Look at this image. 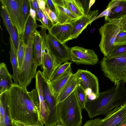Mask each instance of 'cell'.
Listing matches in <instances>:
<instances>
[{
	"mask_svg": "<svg viewBox=\"0 0 126 126\" xmlns=\"http://www.w3.org/2000/svg\"><path fill=\"white\" fill-rule=\"evenodd\" d=\"M4 102L11 121L26 125L43 126L36 89L28 92L27 88L14 83L0 95Z\"/></svg>",
	"mask_w": 126,
	"mask_h": 126,
	"instance_id": "obj_1",
	"label": "cell"
},
{
	"mask_svg": "<svg viewBox=\"0 0 126 126\" xmlns=\"http://www.w3.org/2000/svg\"><path fill=\"white\" fill-rule=\"evenodd\" d=\"M125 83L122 81L115 82L111 88L99 93L98 97L92 100H88L85 109L89 117L92 119L98 115H106L113 108L126 103Z\"/></svg>",
	"mask_w": 126,
	"mask_h": 126,
	"instance_id": "obj_2",
	"label": "cell"
},
{
	"mask_svg": "<svg viewBox=\"0 0 126 126\" xmlns=\"http://www.w3.org/2000/svg\"><path fill=\"white\" fill-rule=\"evenodd\" d=\"M59 122L63 126H81L82 109L74 91L57 106Z\"/></svg>",
	"mask_w": 126,
	"mask_h": 126,
	"instance_id": "obj_3",
	"label": "cell"
},
{
	"mask_svg": "<svg viewBox=\"0 0 126 126\" xmlns=\"http://www.w3.org/2000/svg\"><path fill=\"white\" fill-rule=\"evenodd\" d=\"M34 32L31 34L27 45H25L24 58L20 67L18 69L19 84L26 87L32 79L35 78L36 69L38 65L33 55Z\"/></svg>",
	"mask_w": 126,
	"mask_h": 126,
	"instance_id": "obj_4",
	"label": "cell"
},
{
	"mask_svg": "<svg viewBox=\"0 0 126 126\" xmlns=\"http://www.w3.org/2000/svg\"><path fill=\"white\" fill-rule=\"evenodd\" d=\"M100 63L105 76L111 81L126 82V56L111 58L104 56Z\"/></svg>",
	"mask_w": 126,
	"mask_h": 126,
	"instance_id": "obj_5",
	"label": "cell"
},
{
	"mask_svg": "<svg viewBox=\"0 0 126 126\" xmlns=\"http://www.w3.org/2000/svg\"><path fill=\"white\" fill-rule=\"evenodd\" d=\"M83 126H126V103L114 109L104 118L88 120Z\"/></svg>",
	"mask_w": 126,
	"mask_h": 126,
	"instance_id": "obj_6",
	"label": "cell"
},
{
	"mask_svg": "<svg viewBox=\"0 0 126 126\" xmlns=\"http://www.w3.org/2000/svg\"><path fill=\"white\" fill-rule=\"evenodd\" d=\"M41 64L44 80L48 82L54 72L61 64L52 52L46 31L43 33Z\"/></svg>",
	"mask_w": 126,
	"mask_h": 126,
	"instance_id": "obj_7",
	"label": "cell"
},
{
	"mask_svg": "<svg viewBox=\"0 0 126 126\" xmlns=\"http://www.w3.org/2000/svg\"><path fill=\"white\" fill-rule=\"evenodd\" d=\"M23 0H0L5 7L12 24L16 28L18 34L24 35L25 25L22 12Z\"/></svg>",
	"mask_w": 126,
	"mask_h": 126,
	"instance_id": "obj_8",
	"label": "cell"
},
{
	"mask_svg": "<svg viewBox=\"0 0 126 126\" xmlns=\"http://www.w3.org/2000/svg\"><path fill=\"white\" fill-rule=\"evenodd\" d=\"M121 30L118 26L108 22L98 29L101 36L99 46L105 56H108L113 50L116 38Z\"/></svg>",
	"mask_w": 126,
	"mask_h": 126,
	"instance_id": "obj_9",
	"label": "cell"
},
{
	"mask_svg": "<svg viewBox=\"0 0 126 126\" xmlns=\"http://www.w3.org/2000/svg\"><path fill=\"white\" fill-rule=\"evenodd\" d=\"M70 60L78 64L94 65L98 60V56L92 49L75 46L70 48Z\"/></svg>",
	"mask_w": 126,
	"mask_h": 126,
	"instance_id": "obj_10",
	"label": "cell"
},
{
	"mask_svg": "<svg viewBox=\"0 0 126 126\" xmlns=\"http://www.w3.org/2000/svg\"><path fill=\"white\" fill-rule=\"evenodd\" d=\"M76 76L79 84L86 91L90 90L91 94L96 98L99 94V83L97 78L90 72L87 70L79 69L75 73Z\"/></svg>",
	"mask_w": 126,
	"mask_h": 126,
	"instance_id": "obj_11",
	"label": "cell"
},
{
	"mask_svg": "<svg viewBox=\"0 0 126 126\" xmlns=\"http://www.w3.org/2000/svg\"><path fill=\"white\" fill-rule=\"evenodd\" d=\"M47 38L51 51L60 64L70 60V48L61 43L48 32Z\"/></svg>",
	"mask_w": 126,
	"mask_h": 126,
	"instance_id": "obj_12",
	"label": "cell"
},
{
	"mask_svg": "<svg viewBox=\"0 0 126 126\" xmlns=\"http://www.w3.org/2000/svg\"><path fill=\"white\" fill-rule=\"evenodd\" d=\"M98 14V10L92 11L85 14L84 16L72 22L73 26L72 32L68 41L77 39L87 26L94 21Z\"/></svg>",
	"mask_w": 126,
	"mask_h": 126,
	"instance_id": "obj_13",
	"label": "cell"
},
{
	"mask_svg": "<svg viewBox=\"0 0 126 126\" xmlns=\"http://www.w3.org/2000/svg\"><path fill=\"white\" fill-rule=\"evenodd\" d=\"M36 89L38 93L39 102V110L42 121L45 125L49 114L50 111L48 105L45 100L43 94V84L44 79L42 72L38 70L36 77Z\"/></svg>",
	"mask_w": 126,
	"mask_h": 126,
	"instance_id": "obj_14",
	"label": "cell"
},
{
	"mask_svg": "<svg viewBox=\"0 0 126 126\" xmlns=\"http://www.w3.org/2000/svg\"><path fill=\"white\" fill-rule=\"evenodd\" d=\"M53 1L55 13L60 23H72L78 19L69 10L64 0H53Z\"/></svg>",
	"mask_w": 126,
	"mask_h": 126,
	"instance_id": "obj_15",
	"label": "cell"
},
{
	"mask_svg": "<svg viewBox=\"0 0 126 126\" xmlns=\"http://www.w3.org/2000/svg\"><path fill=\"white\" fill-rule=\"evenodd\" d=\"M73 28L72 23H59L54 25L50 32H48L61 43L65 44L71 36Z\"/></svg>",
	"mask_w": 126,
	"mask_h": 126,
	"instance_id": "obj_16",
	"label": "cell"
},
{
	"mask_svg": "<svg viewBox=\"0 0 126 126\" xmlns=\"http://www.w3.org/2000/svg\"><path fill=\"white\" fill-rule=\"evenodd\" d=\"M77 77L75 74L70 77L56 98V106L68 97L79 85Z\"/></svg>",
	"mask_w": 126,
	"mask_h": 126,
	"instance_id": "obj_17",
	"label": "cell"
},
{
	"mask_svg": "<svg viewBox=\"0 0 126 126\" xmlns=\"http://www.w3.org/2000/svg\"><path fill=\"white\" fill-rule=\"evenodd\" d=\"M70 71L58 77L55 80L47 82L52 93L56 98L64 87L70 77L73 74Z\"/></svg>",
	"mask_w": 126,
	"mask_h": 126,
	"instance_id": "obj_18",
	"label": "cell"
},
{
	"mask_svg": "<svg viewBox=\"0 0 126 126\" xmlns=\"http://www.w3.org/2000/svg\"><path fill=\"white\" fill-rule=\"evenodd\" d=\"M33 55L34 59L38 66L41 64L42 36L36 30L34 32Z\"/></svg>",
	"mask_w": 126,
	"mask_h": 126,
	"instance_id": "obj_19",
	"label": "cell"
},
{
	"mask_svg": "<svg viewBox=\"0 0 126 126\" xmlns=\"http://www.w3.org/2000/svg\"><path fill=\"white\" fill-rule=\"evenodd\" d=\"M43 94L44 99L47 104L50 110H54L56 107V100L53 95L49 85L44 80L43 84Z\"/></svg>",
	"mask_w": 126,
	"mask_h": 126,
	"instance_id": "obj_20",
	"label": "cell"
},
{
	"mask_svg": "<svg viewBox=\"0 0 126 126\" xmlns=\"http://www.w3.org/2000/svg\"><path fill=\"white\" fill-rule=\"evenodd\" d=\"M69 10L78 18L85 14L81 2L79 0H64Z\"/></svg>",
	"mask_w": 126,
	"mask_h": 126,
	"instance_id": "obj_21",
	"label": "cell"
},
{
	"mask_svg": "<svg viewBox=\"0 0 126 126\" xmlns=\"http://www.w3.org/2000/svg\"><path fill=\"white\" fill-rule=\"evenodd\" d=\"M126 16V0H121L118 5L112 9L110 15L108 17H105V19H119Z\"/></svg>",
	"mask_w": 126,
	"mask_h": 126,
	"instance_id": "obj_22",
	"label": "cell"
},
{
	"mask_svg": "<svg viewBox=\"0 0 126 126\" xmlns=\"http://www.w3.org/2000/svg\"><path fill=\"white\" fill-rule=\"evenodd\" d=\"M10 44V50L9 53L11 63L12 65L13 73L12 78L14 80V83L16 84H19L18 73V64L16 54L14 49L11 39L9 38Z\"/></svg>",
	"mask_w": 126,
	"mask_h": 126,
	"instance_id": "obj_23",
	"label": "cell"
},
{
	"mask_svg": "<svg viewBox=\"0 0 126 126\" xmlns=\"http://www.w3.org/2000/svg\"><path fill=\"white\" fill-rule=\"evenodd\" d=\"M40 26H41L37 24L36 22L30 16L26 23L24 32L23 40L25 45L27 44L31 34L34 32L37 28Z\"/></svg>",
	"mask_w": 126,
	"mask_h": 126,
	"instance_id": "obj_24",
	"label": "cell"
},
{
	"mask_svg": "<svg viewBox=\"0 0 126 126\" xmlns=\"http://www.w3.org/2000/svg\"><path fill=\"white\" fill-rule=\"evenodd\" d=\"M72 63L67 61L59 65L54 72L49 82L52 81L65 73L71 70Z\"/></svg>",
	"mask_w": 126,
	"mask_h": 126,
	"instance_id": "obj_25",
	"label": "cell"
},
{
	"mask_svg": "<svg viewBox=\"0 0 126 126\" xmlns=\"http://www.w3.org/2000/svg\"><path fill=\"white\" fill-rule=\"evenodd\" d=\"M75 91L79 103L82 109H85L88 101L87 94L86 91L79 84Z\"/></svg>",
	"mask_w": 126,
	"mask_h": 126,
	"instance_id": "obj_26",
	"label": "cell"
},
{
	"mask_svg": "<svg viewBox=\"0 0 126 126\" xmlns=\"http://www.w3.org/2000/svg\"><path fill=\"white\" fill-rule=\"evenodd\" d=\"M18 35L19 47L16 54L18 69L21 67L25 55V45L23 40L24 35L20 36L19 34Z\"/></svg>",
	"mask_w": 126,
	"mask_h": 126,
	"instance_id": "obj_27",
	"label": "cell"
},
{
	"mask_svg": "<svg viewBox=\"0 0 126 126\" xmlns=\"http://www.w3.org/2000/svg\"><path fill=\"white\" fill-rule=\"evenodd\" d=\"M125 56H126V43L114 45L113 50L106 57L111 58Z\"/></svg>",
	"mask_w": 126,
	"mask_h": 126,
	"instance_id": "obj_28",
	"label": "cell"
},
{
	"mask_svg": "<svg viewBox=\"0 0 126 126\" xmlns=\"http://www.w3.org/2000/svg\"><path fill=\"white\" fill-rule=\"evenodd\" d=\"M0 12L1 16L10 37H11L12 33V25L5 7L2 5L1 6Z\"/></svg>",
	"mask_w": 126,
	"mask_h": 126,
	"instance_id": "obj_29",
	"label": "cell"
},
{
	"mask_svg": "<svg viewBox=\"0 0 126 126\" xmlns=\"http://www.w3.org/2000/svg\"><path fill=\"white\" fill-rule=\"evenodd\" d=\"M121 0H113L109 3L106 9L98 15L95 18L94 20L103 16L105 17H108L110 14L112 9L118 5Z\"/></svg>",
	"mask_w": 126,
	"mask_h": 126,
	"instance_id": "obj_30",
	"label": "cell"
},
{
	"mask_svg": "<svg viewBox=\"0 0 126 126\" xmlns=\"http://www.w3.org/2000/svg\"><path fill=\"white\" fill-rule=\"evenodd\" d=\"M14 83L12 79L0 76V95L7 91Z\"/></svg>",
	"mask_w": 126,
	"mask_h": 126,
	"instance_id": "obj_31",
	"label": "cell"
},
{
	"mask_svg": "<svg viewBox=\"0 0 126 126\" xmlns=\"http://www.w3.org/2000/svg\"><path fill=\"white\" fill-rule=\"evenodd\" d=\"M10 37L12 42L14 49L16 55L19 47V35L16 28L13 25L12 27V35Z\"/></svg>",
	"mask_w": 126,
	"mask_h": 126,
	"instance_id": "obj_32",
	"label": "cell"
},
{
	"mask_svg": "<svg viewBox=\"0 0 126 126\" xmlns=\"http://www.w3.org/2000/svg\"><path fill=\"white\" fill-rule=\"evenodd\" d=\"M30 0H23L22 12L24 21L25 26L27 21L30 16Z\"/></svg>",
	"mask_w": 126,
	"mask_h": 126,
	"instance_id": "obj_33",
	"label": "cell"
},
{
	"mask_svg": "<svg viewBox=\"0 0 126 126\" xmlns=\"http://www.w3.org/2000/svg\"><path fill=\"white\" fill-rule=\"evenodd\" d=\"M105 21L106 22L115 24L119 27L121 29L126 31V16L120 19H108Z\"/></svg>",
	"mask_w": 126,
	"mask_h": 126,
	"instance_id": "obj_34",
	"label": "cell"
},
{
	"mask_svg": "<svg viewBox=\"0 0 126 126\" xmlns=\"http://www.w3.org/2000/svg\"><path fill=\"white\" fill-rule=\"evenodd\" d=\"M43 12L47 16L54 25L59 23L55 13L50 9L47 6L46 7Z\"/></svg>",
	"mask_w": 126,
	"mask_h": 126,
	"instance_id": "obj_35",
	"label": "cell"
},
{
	"mask_svg": "<svg viewBox=\"0 0 126 126\" xmlns=\"http://www.w3.org/2000/svg\"><path fill=\"white\" fill-rule=\"evenodd\" d=\"M126 43V31L121 29L117 34L115 39L114 45Z\"/></svg>",
	"mask_w": 126,
	"mask_h": 126,
	"instance_id": "obj_36",
	"label": "cell"
},
{
	"mask_svg": "<svg viewBox=\"0 0 126 126\" xmlns=\"http://www.w3.org/2000/svg\"><path fill=\"white\" fill-rule=\"evenodd\" d=\"M0 76H3L12 79V76L9 73L6 64L4 63L0 64Z\"/></svg>",
	"mask_w": 126,
	"mask_h": 126,
	"instance_id": "obj_37",
	"label": "cell"
},
{
	"mask_svg": "<svg viewBox=\"0 0 126 126\" xmlns=\"http://www.w3.org/2000/svg\"><path fill=\"white\" fill-rule=\"evenodd\" d=\"M5 110L3 101L0 98V126H4Z\"/></svg>",
	"mask_w": 126,
	"mask_h": 126,
	"instance_id": "obj_38",
	"label": "cell"
},
{
	"mask_svg": "<svg viewBox=\"0 0 126 126\" xmlns=\"http://www.w3.org/2000/svg\"><path fill=\"white\" fill-rule=\"evenodd\" d=\"M0 98L2 99L3 101L5 110V116L4 126H12L11 121L10 119L6 106L2 98L1 97H0Z\"/></svg>",
	"mask_w": 126,
	"mask_h": 126,
	"instance_id": "obj_39",
	"label": "cell"
},
{
	"mask_svg": "<svg viewBox=\"0 0 126 126\" xmlns=\"http://www.w3.org/2000/svg\"><path fill=\"white\" fill-rule=\"evenodd\" d=\"M44 27L47 29L48 32H50L51 29L54 25L49 19L47 16L44 14Z\"/></svg>",
	"mask_w": 126,
	"mask_h": 126,
	"instance_id": "obj_40",
	"label": "cell"
},
{
	"mask_svg": "<svg viewBox=\"0 0 126 126\" xmlns=\"http://www.w3.org/2000/svg\"><path fill=\"white\" fill-rule=\"evenodd\" d=\"M36 20H37L40 21L42 24V26L44 27V13L42 10L40 8L36 12Z\"/></svg>",
	"mask_w": 126,
	"mask_h": 126,
	"instance_id": "obj_41",
	"label": "cell"
},
{
	"mask_svg": "<svg viewBox=\"0 0 126 126\" xmlns=\"http://www.w3.org/2000/svg\"><path fill=\"white\" fill-rule=\"evenodd\" d=\"M32 8L34 10L36 13L39 9L37 0H30Z\"/></svg>",
	"mask_w": 126,
	"mask_h": 126,
	"instance_id": "obj_42",
	"label": "cell"
},
{
	"mask_svg": "<svg viewBox=\"0 0 126 126\" xmlns=\"http://www.w3.org/2000/svg\"><path fill=\"white\" fill-rule=\"evenodd\" d=\"M47 6L55 13V9L53 0H45Z\"/></svg>",
	"mask_w": 126,
	"mask_h": 126,
	"instance_id": "obj_43",
	"label": "cell"
},
{
	"mask_svg": "<svg viewBox=\"0 0 126 126\" xmlns=\"http://www.w3.org/2000/svg\"><path fill=\"white\" fill-rule=\"evenodd\" d=\"M39 8L43 12L46 5L45 0H37Z\"/></svg>",
	"mask_w": 126,
	"mask_h": 126,
	"instance_id": "obj_44",
	"label": "cell"
},
{
	"mask_svg": "<svg viewBox=\"0 0 126 126\" xmlns=\"http://www.w3.org/2000/svg\"><path fill=\"white\" fill-rule=\"evenodd\" d=\"M30 16L34 20L36 21V13L35 11L32 7L30 2Z\"/></svg>",
	"mask_w": 126,
	"mask_h": 126,
	"instance_id": "obj_45",
	"label": "cell"
},
{
	"mask_svg": "<svg viewBox=\"0 0 126 126\" xmlns=\"http://www.w3.org/2000/svg\"><path fill=\"white\" fill-rule=\"evenodd\" d=\"M14 122L19 126H38L37 125H26L19 122Z\"/></svg>",
	"mask_w": 126,
	"mask_h": 126,
	"instance_id": "obj_46",
	"label": "cell"
},
{
	"mask_svg": "<svg viewBox=\"0 0 126 126\" xmlns=\"http://www.w3.org/2000/svg\"><path fill=\"white\" fill-rule=\"evenodd\" d=\"M95 0H91L90 2L89 5V9H90L91 6L94 3Z\"/></svg>",
	"mask_w": 126,
	"mask_h": 126,
	"instance_id": "obj_47",
	"label": "cell"
},
{
	"mask_svg": "<svg viewBox=\"0 0 126 126\" xmlns=\"http://www.w3.org/2000/svg\"><path fill=\"white\" fill-rule=\"evenodd\" d=\"M11 124L12 126H19L14 121H11Z\"/></svg>",
	"mask_w": 126,
	"mask_h": 126,
	"instance_id": "obj_48",
	"label": "cell"
},
{
	"mask_svg": "<svg viewBox=\"0 0 126 126\" xmlns=\"http://www.w3.org/2000/svg\"><path fill=\"white\" fill-rule=\"evenodd\" d=\"M95 28H93L92 29L90 30V32L91 33H92L93 32L95 31Z\"/></svg>",
	"mask_w": 126,
	"mask_h": 126,
	"instance_id": "obj_49",
	"label": "cell"
},
{
	"mask_svg": "<svg viewBox=\"0 0 126 126\" xmlns=\"http://www.w3.org/2000/svg\"><path fill=\"white\" fill-rule=\"evenodd\" d=\"M54 126H63L61 124L59 123V122L56 125Z\"/></svg>",
	"mask_w": 126,
	"mask_h": 126,
	"instance_id": "obj_50",
	"label": "cell"
}]
</instances>
